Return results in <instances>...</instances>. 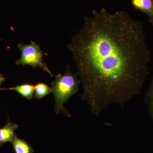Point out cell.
I'll return each instance as SVG.
<instances>
[{
    "mask_svg": "<svg viewBox=\"0 0 153 153\" xmlns=\"http://www.w3.org/2000/svg\"><path fill=\"white\" fill-rule=\"evenodd\" d=\"M68 48L83 86L80 97L93 114L112 104L123 107L141 92L150 51L143 22L126 12L93 10Z\"/></svg>",
    "mask_w": 153,
    "mask_h": 153,
    "instance_id": "cell-1",
    "label": "cell"
},
{
    "mask_svg": "<svg viewBox=\"0 0 153 153\" xmlns=\"http://www.w3.org/2000/svg\"><path fill=\"white\" fill-rule=\"evenodd\" d=\"M80 82L76 74L72 73L68 67L65 74H58L55 76L51 85L55 97L54 109L57 114L62 113L68 117H71V114L65 108L64 104L77 92Z\"/></svg>",
    "mask_w": 153,
    "mask_h": 153,
    "instance_id": "cell-2",
    "label": "cell"
},
{
    "mask_svg": "<svg viewBox=\"0 0 153 153\" xmlns=\"http://www.w3.org/2000/svg\"><path fill=\"white\" fill-rule=\"evenodd\" d=\"M18 47L22 52V56L16 62L17 65H29L34 68L38 66L50 76H53L46 63L43 62L44 55L38 44L32 41L29 44H19Z\"/></svg>",
    "mask_w": 153,
    "mask_h": 153,
    "instance_id": "cell-3",
    "label": "cell"
},
{
    "mask_svg": "<svg viewBox=\"0 0 153 153\" xmlns=\"http://www.w3.org/2000/svg\"><path fill=\"white\" fill-rule=\"evenodd\" d=\"M19 126L8 120L4 127L0 128V146L8 142H11L13 137L14 131L18 128Z\"/></svg>",
    "mask_w": 153,
    "mask_h": 153,
    "instance_id": "cell-4",
    "label": "cell"
},
{
    "mask_svg": "<svg viewBox=\"0 0 153 153\" xmlns=\"http://www.w3.org/2000/svg\"><path fill=\"white\" fill-rule=\"evenodd\" d=\"M11 143L13 145L15 153H33V147L25 140L18 137L16 134L14 135Z\"/></svg>",
    "mask_w": 153,
    "mask_h": 153,
    "instance_id": "cell-5",
    "label": "cell"
},
{
    "mask_svg": "<svg viewBox=\"0 0 153 153\" xmlns=\"http://www.w3.org/2000/svg\"><path fill=\"white\" fill-rule=\"evenodd\" d=\"M2 90L15 91L23 97L30 100L33 98L35 91V86L32 84L26 83L17 85L15 87L7 88H2Z\"/></svg>",
    "mask_w": 153,
    "mask_h": 153,
    "instance_id": "cell-6",
    "label": "cell"
},
{
    "mask_svg": "<svg viewBox=\"0 0 153 153\" xmlns=\"http://www.w3.org/2000/svg\"><path fill=\"white\" fill-rule=\"evenodd\" d=\"M131 3L137 10L141 11L149 17L153 16V0H132Z\"/></svg>",
    "mask_w": 153,
    "mask_h": 153,
    "instance_id": "cell-7",
    "label": "cell"
},
{
    "mask_svg": "<svg viewBox=\"0 0 153 153\" xmlns=\"http://www.w3.org/2000/svg\"><path fill=\"white\" fill-rule=\"evenodd\" d=\"M52 92V88L44 83H38L35 86L34 97L37 99H41Z\"/></svg>",
    "mask_w": 153,
    "mask_h": 153,
    "instance_id": "cell-8",
    "label": "cell"
},
{
    "mask_svg": "<svg viewBox=\"0 0 153 153\" xmlns=\"http://www.w3.org/2000/svg\"><path fill=\"white\" fill-rule=\"evenodd\" d=\"M146 102L149 114L153 121V77L146 94Z\"/></svg>",
    "mask_w": 153,
    "mask_h": 153,
    "instance_id": "cell-9",
    "label": "cell"
},
{
    "mask_svg": "<svg viewBox=\"0 0 153 153\" xmlns=\"http://www.w3.org/2000/svg\"><path fill=\"white\" fill-rule=\"evenodd\" d=\"M5 77L2 74H0V85H1L2 83L5 81Z\"/></svg>",
    "mask_w": 153,
    "mask_h": 153,
    "instance_id": "cell-10",
    "label": "cell"
},
{
    "mask_svg": "<svg viewBox=\"0 0 153 153\" xmlns=\"http://www.w3.org/2000/svg\"><path fill=\"white\" fill-rule=\"evenodd\" d=\"M149 22L153 26V16L149 17Z\"/></svg>",
    "mask_w": 153,
    "mask_h": 153,
    "instance_id": "cell-11",
    "label": "cell"
},
{
    "mask_svg": "<svg viewBox=\"0 0 153 153\" xmlns=\"http://www.w3.org/2000/svg\"><path fill=\"white\" fill-rule=\"evenodd\" d=\"M1 85H0V86H1ZM2 90V88H1V87H0V91Z\"/></svg>",
    "mask_w": 153,
    "mask_h": 153,
    "instance_id": "cell-12",
    "label": "cell"
}]
</instances>
